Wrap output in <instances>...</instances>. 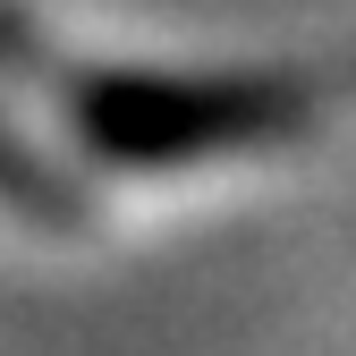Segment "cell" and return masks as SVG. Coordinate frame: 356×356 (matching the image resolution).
<instances>
[{
	"label": "cell",
	"instance_id": "1",
	"mask_svg": "<svg viewBox=\"0 0 356 356\" xmlns=\"http://www.w3.org/2000/svg\"><path fill=\"white\" fill-rule=\"evenodd\" d=\"M0 68L60 102L68 136L111 170H187L220 153L289 145L323 119V85L297 68H68L42 34L0 9Z\"/></svg>",
	"mask_w": 356,
	"mask_h": 356
},
{
	"label": "cell",
	"instance_id": "2",
	"mask_svg": "<svg viewBox=\"0 0 356 356\" xmlns=\"http://www.w3.org/2000/svg\"><path fill=\"white\" fill-rule=\"evenodd\" d=\"M0 212L34 220V229H85V187L9 119H0Z\"/></svg>",
	"mask_w": 356,
	"mask_h": 356
}]
</instances>
